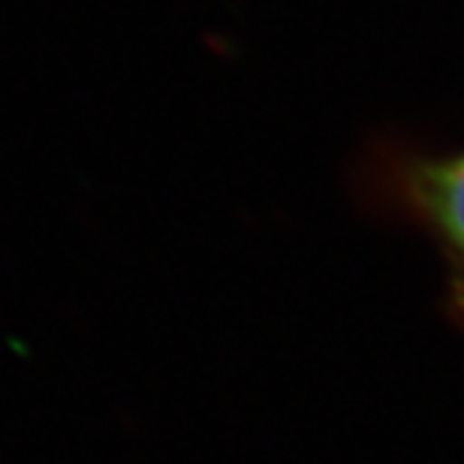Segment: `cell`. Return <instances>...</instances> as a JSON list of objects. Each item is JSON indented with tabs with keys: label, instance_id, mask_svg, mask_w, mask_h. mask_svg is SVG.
I'll return each instance as SVG.
<instances>
[{
	"label": "cell",
	"instance_id": "6da1fadb",
	"mask_svg": "<svg viewBox=\"0 0 464 464\" xmlns=\"http://www.w3.org/2000/svg\"><path fill=\"white\" fill-rule=\"evenodd\" d=\"M401 197L438 236L464 284V154L407 163L401 169Z\"/></svg>",
	"mask_w": 464,
	"mask_h": 464
}]
</instances>
